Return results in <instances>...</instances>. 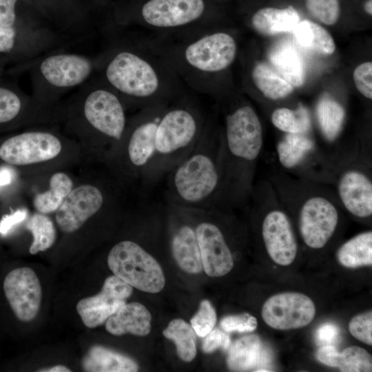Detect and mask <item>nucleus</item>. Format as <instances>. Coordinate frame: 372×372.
Wrapping results in <instances>:
<instances>
[{
	"label": "nucleus",
	"instance_id": "obj_1",
	"mask_svg": "<svg viewBox=\"0 0 372 372\" xmlns=\"http://www.w3.org/2000/svg\"><path fill=\"white\" fill-rule=\"evenodd\" d=\"M207 116L187 92L170 103L141 109L124 141L129 174L146 187L166 177L194 147Z\"/></svg>",
	"mask_w": 372,
	"mask_h": 372
},
{
	"label": "nucleus",
	"instance_id": "obj_2",
	"mask_svg": "<svg viewBox=\"0 0 372 372\" xmlns=\"http://www.w3.org/2000/svg\"><path fill=\"white\" fill-rule=\"evenodd\" d=\"M176 72L186 87L217 96L218 76L236 60L238 44L230 32L211 28L174 37L141 38Z\"/></svg>",
	"mask_w": 372,
	"mask_h": 372
},
{
	"label": "nucleus",
	"instance_id": "obj_3",
	"mask_svg": "<svg viewBox=\"0 0 372 372\" xmlns=\"http://www.w3.org/2000/svg\"><path fill=\"white\" fill-rule=\"evenodd\" d=\"M260 118L242 101L229 107L220 128L221 201L223 209L247 204L263 147Z\"/></svg>",
	"mask_w": 372,
	"mask_h": 372
},
{
	"label": "nucleus",
	"instance_id": "obj_4",
	"mask_svg": "<svg viewBox=\"0 0 372 372\" xmlns=\"http://www.w3.org/2000/svg\"><path fill=\"white\" fill-rule=\"evenodd\" d=\"M165 204L197 209H224L221 201L220 127L207 116L192 150L166 176Z\"/></svg>",
	"mask_w": 372,
	"mask_h": 372
},
{
	"label": "nucleus",
	"instance_id": "obj_5",
	"mask_svg": "<svg viewBox=\"0 0 372 372\" xmlns=\"http://www.w3.org/2000/svg\"><path fill=\"white\" fill-rule=\"evenodd\" d=\"M105 74L114 89L141 109L170 103L186 92L176 72L141 39L134 49L112 56Z\"/></svg>",
	"mask_w": 372,
	"mask_h": 372
},
{
	"label": "nucleus",
	"instance_id": "obj_6",
	"mask_svg": "<svg viewBox=\"0 0 372 372\" xmlns=\"http://www.w3.org/2000/svg\"><path fill=\"white\" fill-rule=\"evenodd\" d=\"M133 19L142 36L174 37L215 28L212 0H138Z\"/></svg>",
	"mask_w": 372,
	"mask_h": 372
},
{
	"label": "nucleus",
	"instance_id": "obj_7",
	"mask_svg": "<svg viewBox=\"0 0 372 372\" xmlns=\"http://www.w3.org/2000/svg\"><path fill=\"white\" fill-rule=\"evenodd\" d=\"M293 186L291 199L278 196L298 204L299 232L304 244L313 249L323 248L338 225V198L327 187L311 180H299Z\"/></svg>",
	"mask_w": 372,
	"mask_h": 372
},
{
	"label": "nucleus",
	"instance_id": "obj_8",
	"mask_svg": "<svg viewBox=\"0 0 372 372\" xmlns=\"http://www.w3.org/2000/svg\"><path fill=\"white\" fill-rule=\"evenodd\" d=\"M112 273L138 290L156 293L165 284L157 260L138 242L124 240L115 244L107 256Z\"/></svg>",
	"mask_w": 372,
	"mask_h": 372
},
{
	"label": "nucleus",
	"instance_id": "obj_9",
	"mask_svg": "<svg viewBox=\"0 0 372 372\" xmlns=\"http://www.w3.org/2000/svg\"><path fill=\"white\" fill-rule=\"evenodd\" d=\"M262 183L267 207L261 223L262 239L271 259L279 265L287 266L297 255L296 235L273 186L267 181Z\"/></svg>",
	"mask_w": 372,
	"mask_h": 372
},
{
	"label": "nucleus",
	"instance_id": "obj_10",
	"mask_svg": "<svg viewBox=\"0 0 372 372\" xmlns=\"http://www.w3.org/2000/svg\"><path fill=\"white\" fill-rule=\"evenodd\" d=\"M200 249L203 269L211 277L227 274L234 267V258L226 236L216 223L218 209H189Z\"/></svg>",
	"mask_w": 372,
	"mask_h": 372
},
{
	"label": "nucleus",
	"instance_id": "obj_11",
	"mask_svg": "<svg viewBox=\"0 0 372 372\" xmlns=\"http://www.w3.org/2000/svg\"><path fill=\"white\" fill-rule=\"evenodd\" d=\"M264 322L278 330L306 327L313 320L316 307L307 296L298 292H285L269 298L262 308Z\"/></svg>",
	"mask_w": 372,
	"mask_h": 372
},
{
	"label": "nucleus",
	"instance_id": "obj_12",
	"mask_svg": "<svg viewBox=\"0 0 372 372\" xmlns=\"http://www.w3.org/2000/svg\"><path fill=\"white\" fill-rule=\"evenodd\" d=\"M60 141L46 132H25L12 136L0 147V158L13 165H26L51 160L61 151Z\"/></svg>",
	"mask_w": 372,
	"mask_h": 372
},
{
	"label": "nucleus",
	"instance_id": "obj_13",
	"mask_svg": "<svg viewBox=\"0 0 372 372\" xmlns=\"http://www.w3.org/2000/svg\"><path fill=\"white\" fill-rule=\"evenodd\" d=\"M85 116L89 123L103 136L114 142H121L127 128L123 105L111 91L99 89L87 98Z\"/></svg>",
	"mask_w": 372,
	"mask_h": 372
},
{
	"label": "nucleus",
	"instance_id": "obj_14",
	"mask_svg": "<svg viewBox=\"0 0 372 372\" xmlns=\"http://www.w3.org/2000/svg\"><path fill=\"white\" fill-rule=\"evenodd\" d=\"M132 292L131 285L116 276H112L105 279L99 293L80 300L76 311L85 326L95 328L105 323L123 306Z\"/></svg>",
	"mask_w": 372,
	"mask_h": 372
},
{
	"label": "nucleus",
	"instance_id": "obj_15",
	"mask_svg": "<svg viewBox=\"0 0 372 372\" xmlns=\"http://www.w3.org/2000/svg\"><path fill=\"white\" fill-rule=\"evenodd\" d=\"M3 289L14 314L21 322H30L37 316L42 291L35 272L29 267L17 268L4 278Z\"/></svg>",
	"mask_w": 372,
	"mask_h": 372
},
{
	"label": "nucleus",
	"instance_id": "obj_16",
	"mask_svg": "<svg viewBox=\"0 0 372 372\" xmlns=\"http://www.w3.org/2000/svg\"><path fill=\"white\" fill-rule=\"evenodd\" d=\"M105 203V197L100 188L83 185L72 189L56 210L55 219L59 229L72 233L81 228Z\"/></svg>",
	"mask_w": 372,
	"mask_h": 372
},
{
	"label": "nucleus",
	"instance_id": "obj_17",
	"mask_svg": "<svg viewBox=\"0 0 372 372\" xmlns=\"http://www.w3.org/2000/svg\"><path fill=\"white\" fill-rule=\"evenodd\" d=\"M336 196L350 214L358 218L372 215V181L361 167L345 169L336 180Z\"/></svg>",
	"mask_w": 372,
	"mask_h": 372
},
{
	"label": "nucleus",
	"instance_id": "obj_18",
	"mask_svg": "<svg viewBox=\"0 0 372 372\" xmlns=\"http://www.w3.org/2000/svg\"><path fill=\"white\" fill-rule=\"evenodd\" d=\"M92 70L90 61L75 54H59L45 59L41 65L45 79L58 87H70L82 83Z\"/></svg>",
	"mask_w": 372,
	"mask_h": 372
},
{
	"label": "nucleus",
	"instance_id": "obj_19",
	"mask_svg": "<svg viewBox=\"0 0 372 372\" xmlns=\"http://www.w3.org/2000/svg\"><path fill=\"white\" fill-rule=\"evenodd\" d=\"M271 360V353L260 338L257 335H249L240 338L231 347L227 366L235 371L258 370L269 364Z\"/></svg>",
	"mask_w": 372,
	"mask_h": 372
},
{
	"label": "nucleus",
	"instance_id": "obj_20",
	"mask_svg": "<svg viewBox=\"0 0 372 372\" xmlns=\"http://www.w3.org/2000/svg\"><path fill=\"white\" fill-rule=\"evenodd\" d=\"M152 316L139 302L125 304L105 322L107 332L114 335L132 333L144 336L151 331Z\"/></svg>",
	"mask_w": 372,
	"mask_h": 372
},
{
	"label": "nucleus",
	"instance_id": "obj_21",
	"mask_svg": "<svg viewBox=\"0 0 372 372\" xmlns=\"http://www.w3.org/2000/svg\"><path fill=\"white\" fill-rule=\"evenodd\" d=\"M316 359L324 365L337 367L342 372H371V355L364 349L351 346L339 352L332 345H323L316 353Z\"/></svg>",
	"mask_w": 372,
	"mask_h": 372
},
{
	"label": "nucleus",
	"instance_id": "obj_22",
	"mask_svg": "<svg viewBox=\"0 0 372 372\" xmlns=\"http://www.w3.org/2000/svg\"><path fill=\"white\" fill-rule=\"evenodd\" d=\"M269 60L276 72L289 84L300 87L305 79V65L298 50L289 42H280L269 52Z\"/></svg>",
	"mask_w": 372,
	"mask_h": 372
},
{
	"label": "nucleus",
	"instance_id": "obj_23",
	"mask_svg": "<svg viewBox=\"0 0 372 372\" xmlns=\"http://www.w3.org/2000/svg\"><path fill=\"white\" fill-rule=\"evenodd\" d=\"M299 22V14L291 6L285 8H262L251 17L253 28L266 35L292 32Z\"/></svg>",
	"mask_w": 372,
	"mask_h": 372
},
{
	"label": "nucleus",
	"instance_id": "obj_24",
	"mask_svg": "<svg viewBox=\"0 0 372 372\" xmlns=\"http://www.w3.org/2000/svg\"><path fill=\"white\" fill-rule=\"evenodd\" d=\"M316 147V143L309 134L286 133L278 142L276 152L282 167L293 170L315 152Z\"/></svg>",
	"mask_w": 372,
	"mask_h": 372
},
{
	"label": "nucleus",
	"instance_id": "obj_25",
	"mask_svg": "<svg viewBox=\"0 0 372 372\" xmlns=\"http://www.w3.org/2000/svg\"><path fill=\"white\" fill-rule=\"evenodd\" d=\"M85 371L134 372L137 363L130 358L102 346L90 349L82 361Z\"/></svg>",
	"mask_w": 372,
	"mask_h": 372
},
{
	"label": "nucleus",
	"instance_id": "obj_26",
	"mask_svg": "<svg viewBox=\"0 0 372 372\" xmlns=\"http://www.w3.org/2000/svg\"><path fill=\"white\" fill-rule=\"evenodd\" d=\"M338 262L347 268L372 265V231L360 233L343 243L337 250Z\"/></svg>",
	"mask_w": 372,
	"mask_h": 372
},
{
	"label": "nucleus",
	"instance_id": "obj_27",
	"mask_svg": "<svg viewBox=\"0 0 372 372\" xmlns=\"http://www.w3.org/2000/svg\"><path fill=\"white\" fill-rule=\"evenodd\" d=\"M292 32L300 46L315 53L330 55L335 50L331 35L317 23L304 20L298 23Z\"/></svg>",
	"mask_w": 372,
	"mask_h": 372
},
{
	"label": "nucleus",
	"instance_id": "obj_28",
	"mask_svg": "<svg viewBox=\"0 0 372 372\" xmlns=\"http://www.w3.org/2000/svg\"><path fill=\"white\" fill-rule=\"evenodd\" d=\"M316 115L320 132L327 142H333L340 134L346 112L333 98L324 95L317 103Z\"/></svg>",
	"mask_w": 372,
	"mask_h": 372
},
{
	"label": "nucleus",
	"instance_id": "obj_29",
	"mask_svg": "<svg viewBox=\"0 0 372 372\" xmlns=\"http://www.w3.org/2000/svg\"><path fill=\"white\" fill-rule=\"evenodd\" d=\"M251 80L257 89L267 99L279 100L291 94L293 87L282 78L276 71L263 62L254 65Z\"/></svg>",
	"mask_w": 372,
	"mask_h": 372
},
{
	"label": "nucleus",
	"instance_id": "obj_30",
	"mask_svg": "<svg viewBox=\"0 0 372 372\" xmlns=\"http://www.w3.org/2000/svg\"><path fill=\"white\" fill-rule=\"evenodd\" d=\"M72 187L73 182L66 174L56 173L50 179V189L37 194L33 199V205L39 213L54 212L60 207Z\"/></svg>",
	"mask_w": 372,
	"mask_h": 372
},
{
	"label": "nucleus",
	"instance_id": "obj_31",
	"mask_svg": "<svg viewBox=\"0 0 372 372\" xmlns=\"http://www.w3.org/2000/svg\"><path fill=\"white\" fill-rule=\"evenodd\" d=\"M273 125L285 134H309L311 120L309 110L304 105L296 109L280 107L271 114Z\"/></svg>",
	"mask_w": 372,
	"mask_h": 372
},
{
	"label": "nucleus",
	"instance_id": "obj_32",
	"mask_svg": "<svg viewBox=\"0 0 372 372\" xmlns=\"http://www.w3.org/2000/svg\"><path fill=\"white\" fill-rule=\"evenodd\" d=\"M163 335L172 340L178 357L184 362H192L196 354L194 329L183 319H174L163 331Z\"/></svg>",
	"mask_w": 372,
	"mask_h": 372
},
{
	"label": "nucleus",
	"instance_id": "obj_33",
	"mask_svg": "<svg viewBox=\"0 0 372 372\" xmlns=\"http://www.w3.org/2000/svg\"><path fill=\"white\" fill-rule=\"evenodd\" d=\"M26 227L33 236V241L29 249L31 254L44 251L54 243L56 237L55 227L52 220L44 214L37 213L32 215Z\"/></svg>",
	"mask_w": 372,
	"mask_h": 372
},
{
	"label": "nucleus",
	"instance_id": "obj_34",
	"mask_svg": "<svg viewBox=\"0 0 372 372\" xmlns=\"http://www.w3.org/2000/svg\"><path fill=\"white\" fill-rule=\"evenodd\" d=\"M305 5L311 16L326 25L335 23L340 14L338 0H305Z\"/></svg>",
	"mask_w": 372,
	"mask_h": 372
},
{
	"label": "nucleus",
	"instance_id": "obj_35",
	"mask_svg": "<svg viewBox=\"0 0 372 372\" xmlns=\"http://www.w3.org/2000/svg\"><path fill=\"white\" fill-rule=\"evenodd\" d=\"M194 331L199 337H205L214 328L216 322V313L211 302L203 300L197 313L190 320Z\"/></svg>",
	"mask_w": 372,
	"mask_h": 372
},
{
	"label": "nucleus",
	"instance_id": "obj_36",
	"mask_svg": "<svg viewBox=\"0 0 372 372\" xmlns=\"http://www.w3.org/2000/svg\"><path fill=\"white\" fill-rule=\"evenodd\" d=\"M352 336L367 345H372V312L366 311L355 316L349 323Z\"/></svg>",
	"mask_w": 372,
	"mask_h": 372
},
{
	"label": "nucleus",
	"instance_id": "obj_37",
	"mask_svg": "<svg viewBox=\"0 0 372 372\" xmlns=\"http://www.w3.org/2000/svg\"><path fill=\"white\" fill-rule=\"evenodd\" d=\"M220 325L227 332L247 333L254 331L258 326L257 319L249 313L227 316L223 318Z\"/></svg>",
	"mask_w": 372,
	"mask_h": 372
},
{
	"label": "nucleus",
	"instance_id": "obj_38",
	"mask_svg": "<svg viewBox=\"0 0 372 372\" xmlns=\"http://www.w3.org/2000/svg\"><path fill=\"white\" fill-rule=\"evenodd\" d=\"M20 109L19 97L12 91L0 87V123L13 119Z\"/></svg>",
	"mask_w": 372,
	"mask_h": 372
},
{
	"label": "nucleus",
	"instance_id": "obj_39",
	"mask_svg": "<svg viewBox=\"0 0 372 372\" xmlns=\"http://www.w3.org/2000/svg\"><path fill=\"white\" fill-rule=\"evenodd\" d=\"M353 78L358 92L367 99H372V63L367 61L358 65Z\"/></svg>",
	"mask_w": 372,
	"mask_h": 372
},
{
	"label": "nucleus",
	"instance_id": "obj_40",
	"mask_svg": "<svg viewBox=\"0 0 372 372\" xmlns=\"http://www.w3.org/2000/svg\"><path fill=\"white\" fill-rule=\"evenodd\" d=\"M205 338L202 345V349L205 353H210L218 349H227L231 343L229 335L227 332L218 328L212 329L205 336Z\"/></svg>",
	"mask_w": 372,
	"mask_h": 372
},
{
	"label": "nucleus",
	"instance_id": "obj_41",
	"mask_svg": "<svg viewBox=\"0 0 372 372\" xmlns=\"http://www.w3.org/2000/svg\"><path fill=\"white\" fill-rule=\"evenodd\" d=\"M338 327L332 323L327 322L317 329L315 338L317 343L322 345H331L339 336Z\"/></svg>",
	"mask_w": 372,
	"mask_h": 372
},
{
	"label": "nucleus",
	"instance_id": "obj_42",
	"mask_svg": "<svg viewBox=\"0 0 372 372\" xmlns=\"http://www.w3.org/2000/svg\"><path fill=\"white\" fill-rule=\"evenodd\" d=\"M17 0H0V25L12 27L15 21L14 7Z\"/></svg>",
	"mask_w": 372,
	"mask_h": 372
},
{
	"label": "nucleus",
	"instance_id": "obj_43",
	"mask_svg": "<svg viewBox=\"0 0 372 372\" xmlns=\"http://www.w3.org/2000/svg\"><path fill=\"white\" fill-rule=\"evenodd\" d=\"M27 216L25 209H19L10 215L6 216L0 221V233L6 234L14 225L23 221Z\"/></svg>",
	"mask_w": 372,
	"mask_h": 372
},
{
	"label": "nucleus",
	"instance_id": "obj_44",
	"mask_svg": "<svg viewBox=\"0 0 372 372\" xmlns=\"http://www.w3.org/2000/svg\"><path fill=\"white\" fill-rule=\"evenodd\" d=\"M15 32L13 27L0 25V52L10 51L14 43Z\"/></svg>",
	"mask_w": 372,
	"mask_h": 372
},
{
	"label": "nucleus",
	"instance_id": "obj_45",
	"mask_svg": "<svg viewBox=\"0 0 372 372\" xmlns=\"http://www.w3.org/2000/svg\"><path fill=\"white\" fill-rule=\"evenodd\" d=\"M12 178V174L8 168L0 169V187L8 185Z\"/></svg>",
	"mask_w": 372,
	"mask_h": 372
},
{
	"label": "nucleus",
	"instance_id": "obj_46",
	"mask_svg": "<svg viewBox=\"0 0 372 372\" xmlns=\"http://www.w3.org/2000/svg\"><path fill=\"white\" fill-rule=\"evenodd\" d=\"M39 371H45V372H70V369L66 367L64 365H56L53 367L46 369L45 370H40Z\"/></svg>",
	"mask_w": 372,
	"mask_h": 372
},
{
	"label": "nucleus",
	"instance_id": "obj_47",
	"mask_svg": "<svg viewBox=\"0 0 372 372\" xmlns=\"http://www.w3.org/2000/svg\"><path fill=\"white\" fill-rule=\"evenodd\" d=\"M364 10L369 14H372V0L366 1L364 4Z\"/></svg>",
	"mask_w": 372,
	"mask_h": 372
},
{
	"label": "nucleus",
	"instance_id": "obj_48",
	"mask_svg": "<svg viewBox=\"0 0 372 372\" xmlns=\"http://www.w3.org/2000/svg\"><path fill=\"white\" fill-rule=\"evenodd\" d=\"M212 1H214V0H212Z\"/></svg>",
	"mask_w": 372,
	"mask_h": 372
}]
</instances>
